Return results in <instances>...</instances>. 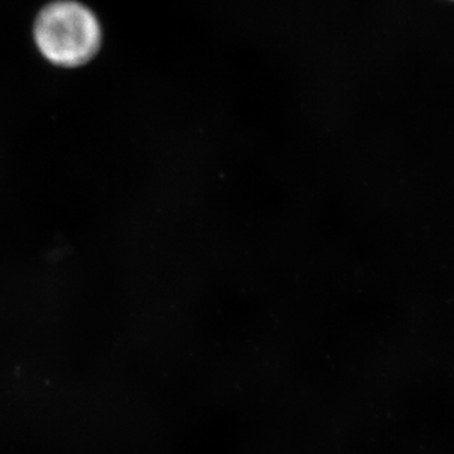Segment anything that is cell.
Listing matches in <instances>:
<instances>
[{
    "mask_svg": "<svg viewBox=\"0 0 454 454\" xmlns=\"http://www.w3.org/2000/svg\"><path fill=\"white\" fill-rule=\"evenodd\" d=\"M35 38L42 55L52 64L76 67L98 52L101 29L89 8L73 0H59L37 17Z\"/></svg>",
    "mask_w": 454,
    "mask_h": 454,
    "instance_id": "cell-1",
    "label": "cell"
}]
</instances>
